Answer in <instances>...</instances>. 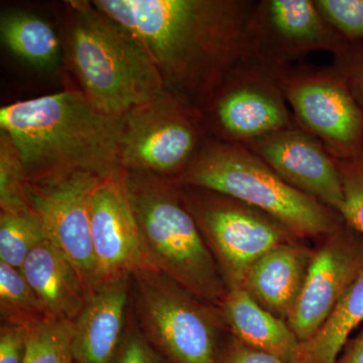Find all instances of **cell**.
Here are the masks:
<instances>
[{
    "label": "cell",
    "instance_id": "obj_3",
    "mask_svg": "<svg viewBox=\"0 0 363 363\" xmlns=\"http://www.w3.org/2000/svg\"><path fill=\"white\" fill-rule=\"evenodd\" d=\"M66 49L80 91L109 116L121 117L162 92L164 81L145 45L87 0L66 2Z\"/></svg>",
    "mask_w": 363,
    "mask_h": 363
},
{
    "label": "cell",
    "instance_id": "obj_24",
    "mask_svg": "<svg viewBox=\"0 0 363 363\" xmlns=\"http://www.w3.org/2000/svg\"><path fill=\"white\" fill-rule=\"evenodd\" d=\"M74 321L47 318L28 329L23 363H75Z\"/></svg>",
    "mask_w": 363,
    "mask_h": 363
},
{
    "label": "cell",
    "instance_id": "obj_16",
    "mask_svg": "<svg viewBox=\"0 0 363 363\" xmlns=\"http://www.w3.org/2000/svg\"><path fill=\"white\" fill-rule=\"evenodd\" d=\"M297 238L272 248L248 269L242 288L260 306L281 319H288L297 302L313 250Z\"/></svg>",
    "mask_w": 363,
    "mask_h": 363
},
{
    "label": "cell",
    "instance_id": "obj_30",
    "mask_svg": "<svg viewBox=\"0 0 363 363\" xmlns=\"http://www.w3.org/2000/svg\"><path fill=\"white\" fill-rule=\"evenodd\" d=\"M114 363H162L149 341L138 332L131 331L117 351Z\"/></svg>",
    "mask_w": 363,
    "mask_h": 363
},
{
    "label": "cell",
    "instance_id": "obj_10",
    "mask_svg": "<svg viewBox=\"0 0 363 363\" xmlns=\"http://www.w3.org/2000/svg\"><path fill=\"white\" fill-rule=\"evenodd\" d=\"M201 112L208 138L238 145L296 124L276 69L255 58L227 76Z\"/></svg>",
    "mask_w": 363,
    "mask_h": 363
},
{
    "label": "cell",
    "instance_id": "obj_17",
    "mask_svg": "<svg viewBox=\"0 0 363 363\" xmlns=\"http://www.w3.org/2000/svg\"><path fill=\"white\" fill-rule=\"evenodd\" d=\"M128 300V279L104 284L91 294L74 321L75 363L113 362Z\"/></svg>",
    "mask_w": 363,
    "mask_h": 363
},
{
    "label": "cell",
    "instance_id": "obj_23",
    "mask_svg": "<svg viewBox=\"0 0 363 363\" xmlns=\"http://www.w3.org/2000/svg\"><path fill=\"white\" fill-rule=\"evenodd\" d=\"M47 238L32 209L0 213V262L21 269L33 248Z\"/></svg>",
    "mask_w": 363,
    "mask_h": 363
},
{
    "label": "cell",
    "instance_id": "obj_21",
    "mask_svg": "<svg viewBox=\"0 0 363 363\" xmlns=\"http://www.w3.org/2000/svg\"><path fill=\"white\" fill-rule=\"evenodd\" d=\"M0 35L7 49L28 65L51 69L58 65L61 44L47 21L28 11L1 13Z\"/></svg>",
    "mask_w": 363,
    "mask_h": 363
},
{
    "label": "cell",
    "instance_id": "obj_1",
    "mask_svg": "<svg viewBox=\"0 0 363 363\" xmlns=\"http://www.w3.org/2000/svg\"><path fill=\"white\" fill-rule=\"evenodd\" d=\"M145 45L167 89L204 108L255 57L252 0H93Z\"/></svg>",
    "mask_w": 363,
    "mask_h": 363
},
{
    "label": "cell",
    "instance_id": "obj_26",
    "mask_svg": "<svg viewBox=\"0 0 363 363\" xmlns=\"http://www.w3.org/2000/svg\"><path fill=\"white\" fill-rule=\"evenodd\" d=\"M334 159V157H333ZM343 193L344 220L363 236V156L336 160Z\"/></svg>",
    "mask_w": 363,
    "mask_h": 363
},
{
    "label": "cell",
    "instance_id": "obj_15",
    "mask_svg": "<svg viewBox=\"0 0 363 363\" xmlns=\"http://www.w3.org/2000/svg\"><path fill=\"white\" fill-rule=\"evenodd\" d=\"M286 183L341 214L343 193L337 167L324 143L297 124L245 145Z\"/></svg>",
    "mask_w": 363,
    "mask_h": 363
},
{
    "label": "cell",
    "instance_id": "obj_11",
    "mask_svg": "<svg viewBox=\"0 0 363 363\" xmlns=\"http://www.w3.org/2000/svg\"><path fill=\"white\" fill-rule=\"evenodd\" d=\"M99 177L85 172L28 181L26 195L45 235L68 257L84 284L88 298L99 288L91 240L89 201Z\"/></svg>",
    "mask_w": 363,
    "mask_h": 363
},
{
    "label": "cell",
    "instance_id": "obj_8",
    "mask_svg": "<svg viewBox=\"0 0 363 363\" xmlns=\"http://www.w3.org/2000/svg\"><path fill=\"white\" fill-rule=\"evenodd\" d=\"M140 314L152 340L171 363H218L219 309L207 305L161 272L133 274Z\"/></svg>",
    "mask_w": 363,
    "mask_h": 363
},
{
    "label": "cell",
    "instance_id": "obj_27",
    "mask_svg": "<svg viewBox=\"0 0 363 363\" xmlns=\"http://www.w3.org/2000/svg\"><path fill=\"white\" fill-rule=\"evenodd\" d=\"M329 26L351 44H363V0H314Z\"/></svg>",
    "mask_w": 363,
    "mask_h": 363
},
{
    "label": "cell",
    "instance_id": "obj_20",
    "mask_svg": "<svg viewBox=\"0 0 363 363\" xmlns=\"http://www.w3.org/2000/svg\"><path fill=\"white\" fill-rule=\"evenodd\" d=\"M363 321V269L314 336L298 346L293 363H336L351 332Z\"/></svg>",
    "mask_w": 363,
    "mask_h": 363
},
{
    "label": "cell",
    "instance_id": "obj_13",
    "mask_svg": "<svg viewBox=\"0 0 363 363\" xmlns=\"http://www.w3.org/2000/svg\"><path fill=\"white\" fill-rule=\"evenodd\" d=\"M255 57L272 69L294 65L315 51L333 56L342 51V39L314 0H259L253 14Z\"/></svg>",
    "mask_w": 363,
    "mask_h": 363
},
{
    "label": "cell",
    "instance_id": "obj_22",
    "mask_svg": "<svg viewBox=\"0 0 363 363\" xmlns=\"http://www.w3.org/2000/svg\"><path fill=\"white\" fill-rule=\"evenodd\" d=\"M0 310L6 323L30 329L49 318L21 269L0 262Z\"/></svg>",
    "mask_w": 363,
    "mask_h": 363
},
{
    "label": "cell",
    "instance_id": "obj_18",
    "mask_svg": "<svg viewBox=\"0 0 363 363\" xmlns=\"http://www.w3.org/2000/svg\"><path fill=\"white\" fill-rule=\"evenodd\" d=\"M21 272L48 317L75 321L88 293L77 269L56 245L45 238L28 255Z\"/></svg>",
    "mask_w": 363,
    "mask_h": 363
},
{
    "label": "cell",
    "instance_id": "obj_4",
    "mask_svg": "<svg viewBox=\"0 0 363 363\" xmlns=\"http://www.w3.org/2000/svg\"><path fill=\"white\" fill-rule=\"evenodd\" d=\"M125 184L150 269L219 309L228 290L180 186L172 179L128 172Z\"/></svg>",
    "mask_w": 363,
    "mask_h": 363
},
{
    "label": "cell",
    "instance_id": "obj_31",
    "mask_svg": "<svg viewBox=\"0 0 363 363\" xmlns=\"http://www.w3.org/2000/svg\"><path fill=\"white\" fill-rule=\"evenodd\" d=\"M218 363H288L271 353L255 350L231 336L221 350Z\"/></svg>",
    "mask_w": 363,
    "mask_h": 363
},
{
    "label": "cell",
    "instance_id": "obj_29",
    "mask_svg": "<svg viewBox=\"0 0 363 363\" xmlns=\"http://www.w3.org/2000/svg\"><path fill=\"white\" fill-rule=\"evenodd\" d=\"M28 329L21 325L6 323L0 332V363H23Z\"/></svg>",
    "mask_w": 363,
    "mask_h": 363
},
{
    "label": "cell",
    "instance_id": "obj_14",
    "mask_svg": "<svg viewBox=\"0 0 363 363\" xmlns=\"http://www.w3.org/2000/svg\"><path fill=\"white\" fill-rule=\"evenodd\" d=\"M91 240L99 286L150 269L125 184V172L100 179L89 201Z\"/></svg>",
    "mask_w": 363,
    "mask_h": 363
},
{
    "label": "cell",
    "instance_id": "obj_5",
    "mask_svg": "<svg viewBox=\"0 0 363 363\" xmlns=\"http://www.w3.org/2000/svg\"><path fill=\"white\" fill-rule=\"evenodd\" d=\"M174 181L180 187L206 189L257 208L303 240H320L345 222L339 212L289 185L238 143L207 138L194 162Z\"/></svg>",
    "mask_w": 363,
    "mask_h": 363
},
{
    "label": "cell",
    "instance_id": "obj_28",
    "mask_svg": "<svg viewBox=\"0 0 363 363\" xmlns=\"http://www.w3.org/2000/svg\"><path fill=\"white\" fill-rule=\"evenodd\" d=\"M331 67L343 79L363 113V44L347 43L342 51L333 56Z\"/></svg>",
    "mask_w": 363,
    "mask_h": 363
},
{
    "label": "cell",
    "instance_id": "obj_12",
    "mask_svg": "<svg viewBox=\"0 0 363 363\" xmlns=\"http://www.w3.org/2000/svg\"><path fill=\"white\" fill-rule=\"evenodd\" d=\"M319 240L304 286L286 319L300 343L321 328L363 269V236L350 224L344 222Z\"/></svg>",
    "mask_w": 363,
    "mask_h": 363
},
{
    "label": "cell",
    "instance_id": "obj_32",
    "mask_svg": "<svg viewBox=\"0 0 363 363\" xmlns=\"http://www.w3.org/2000/svg\"><path fill=\"white\" fill-rule=\"evenodd\" d=\"M336 363H363V331L348 344Z\"/></svg>",
    "mask_w": 363,
    "mask_h": 363
},
{
    "label": "cell",
    "instance_id": "obj_2",
    "mask_svg": "<svg viewBox=\"0 0 363 363\" xmlns=\"http://www.w3.org/2000/svg\"><path fill=\"white\" fill-rule=\"evenodd\" d=\"M121 117L97 109L82 91L68 89L0 109V130L20 152L28 181L85 172L99 178L119 166Z\"/></svg>",
    "mask_w": 363,
    "mask_h": 363
},
{
    "label": "cell",
    "instance_id": "obj_19",
    "mask_svg": "<svg viewBox=\"0 0 363 363\" xmlns=\"http://www.w3.org/2000/svg\"><path fill=\"white\" fill-rule=\"evenodd\" d=\"M219 313L234 338L293 363L300 341L285 320L264 309L243 288L227 293Z\"/></svg>",
    "mask_w": 363,
    "mask_h": 363
},
{
    "label": "cell",
    "instance_id": "obj_7",
    "mask_svg": "<svg viewBox=\"0 0 363 363\" xmlns=\"http://www.w3.org/2000/svg\"><path fill=\"white\" fill-rule=\"evenodd\" d=\"M181 192L228 291L242 288L248 269L262 255L300 238L274 217L229 196L195 187Z\"/></svg>",
    "mask_w": 363,
    "mask_h": 363
},
{
    "label": "cell",
    "instance_id": "obj_9",
    "mask_svg": "<svg viewBox=\"0 0 363 363\" xmlns=\"http://www.w3.org/2000/svg\"><path fill=\"white\" fill-rule=\"evenodd\" d=\"M276 74L298 128L319 138L334 159L363 156V113L337 72L294 64Z\"/></svg>",
    "mask_w": 363,
    "mask_h": 363
},
{
    "label": "cell",
    "instance_id": "obj_25",
    "mask_svg": "<svg viewBox=\"0 0 363 363\" xmlns=\"http://www.w3.org/2000/svg\"><path fill=\"white\" fill-rule=\"evenodd\" d=\"M25 166L11 138L0 130V208L1 212L30 210L26 195Z\"/></svg>",
    "mask_w": 363,
    "mask_h": 363
},
{
    "label": "cell",
    "instance_id": "obj_6",
    "mask_svg": "<svg viewBox=\"0 0 363 363\" xmlns=\"http://www.w3.org/2000/svg\"><path fill=\"white\" fill-rule=\"evenodd\" d=\"M207 138L201 109L166 88L121 116L119 166L128 173L176 180Z\"/></svg>",
    "mask_w": 363,
    "mask_h": 363
}]
</instances>
